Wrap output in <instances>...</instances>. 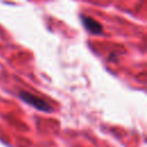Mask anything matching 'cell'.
Returning a JSON list of instances; mask_svg holds the SVG:
<instances>
[{"label":"cell","mask_w":147,"mask_h":147,"mask_svg":"<svg viewBox=\"0 0 147 147\" xmlns=\"http://www.w3.org/2000/svg\"><path fill=\"white\" fill-rule=\"evenodd\" d=\"M20 98H21L24 102L29 103L30 106L37 108V109L40 110V111H51V110H52V107H51L45 100H42V99L39 98V96H36V95L31 94L30 92H26V91L20 92Z\"/></svg>","instance_id":"1"},{"label":"cell","mask_w":147,"mask_h":147,"mask_svg":"<svg viewBox=\"0 0 147 147\" xmlns=\"http://www.w3.org/2000/svg\"><path fill=\"white\" fill-rule=\"evenodd\" d=\"M82 22H83V24L85 25L86 30H88L90 32H92V33H94V34L101 33L102 26H101V24H100L98 21H95L94 18L88 17V16H82Z\"/></svg>","instance_id":"2"}]
</instances>
